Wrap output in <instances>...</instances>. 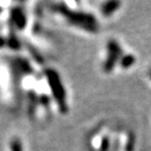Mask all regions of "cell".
Instances as JSON below:
<instances>
[{
	"mask_svg": "<svg viewBox=\"0 0 151 151\" xmlns=\"http://www.w3.org/2000/svg\"><path fill=\"white\" fill-rule=\"evenodd\" d=\"M134 137L132 134L129 135V139L128 142L126 144V151H134Z\"/></svg>",
	"mask_w": 151,
	"mask_h": 151,
	"instance_id": "obj_9",
	"label": "cell"
},
{
	"mask_svg": "<svg viewBox=\"0 0 151 151\" xmlns=\"http://www.w3.org/2000/svg\"><path fill=\"white\" fill-rule=\"evenodd\" d=\"M5 44V41H4V39H3L2 37H0V47L3 46V45Z\"/></svg>",
	"mask_w": 151,
	"mask_h": 151,
	"instance_id": "obj_11",
	"label": "cell"
},
{
	"mask_svg": "<svg viewBox=\"0 0 151 151\" xmlns=\"http://www.w3.org/2000/svg\"><path fill=\"white\" fill-rule=\"evenodd\" d=\"M0 12H1V7H0Z\"/></svg>",
	"mask_w": 151,
	"mask_h": 151,
	"instance_id": "obj_13",
	"label": "cell"
},
{
	"mask_svg": "<svg viewBox=\"0 0 151 151\" xmlns=\"http://www.w3.org/2000/svg\"><path fill=\"white\" fill-rule=\"evenodd\" d=\"M8 45L10 46L11 48H13V49H16L18 50L20 48V42L18 41V39H17V37H9L8 39Z\"/></svg>",
	"mask_w": 151,
	"mask_h": 151,
	"instance_id": "obj_8",
	"label": "cell"
},
{
	"mask_svg": "<svg viewBox=\"0 0 151 151\" xmlns=\"http://www.w3.org/2000/svg\"><path fill=\"white\" fill-rule=\"evenodd\" d=\"M46 75L48 83H49L50 90L55 98V100L58 104V107L61 113H67L68 112V105L66 102V92L65 88L62 84L61 78L58 73L53 70V69H48L45 72Z\"/></svg>",
	"mask_w": 151,
	"mask_h": 151,
	"instance_id": "obj_2",
	"label": "cell"
},
{
	"mask_svg": "<svg viewBox=\"0 0 151 151\" xmlns=\"http://www.w3.org/2000/svg\"><path fill=\"white\" fill-rule=\"evenodd\" d=\"M134 62H135V57L132 55V54H127V55H124L122 58H121L120 64L122 66V68L127 69L134 65Z\"/></svg>",
	"mask_w": 151,
	"mask_h": 151,
	"instance_id": "obj_6",
	"label": "cell"
},
{
	"mask_svg": "<svg viewBox=\"0 0 151 151\" xmlns=\"http://www.w3.org/2000/svg\"><path fill=\"white\" fill-rule=\"evenodd\" d=\"M12 19H13V22L15 23L18 28L20 29H24L26 27V17L25 14L22 9L20 8H15L13 11H12Z\"/></svg>",
	"mask_w": 151,
	"mask_h": 151,
	"instance_id": "obj_4",
	"label": "cell"
},
{
	"mask_svg": "<svg viewBox=\"0 0 151 151\" xmlns=\"http://www.w3.org/2000/svg\"><path fill=\"white\" fill-rule=\"evenodd\" d=\"M11 151H23V146L22 143L19 138H13L11 141Z\"/></svg>",
	"mask_w": 151,
	"mask_h": 151,
	"instance_id": "obj_7",
	"label": "cell"
},
{
	"mask_svg": "<svg viewBox=\"0 0 151 151\" xmlns=\"http://www.w3.org/2000/svg\"><path fill=\"white\" fill-rule=\"evenodd\" d=\"M149 74H150V78H151V70H150V73Z\"/></svg>",
	"mask_w": 151,
	"mask_h": 151,
	"instance_id": "obj_12",
	"label": "cell"
},
{
	"mask_svg": "<svg viewBox=\"0 0 151 151\" xmlns=\"http://www.w3.org/2000/svg\"><path fill=\"white\" fill-rule=\"evenodd\" d=\"M120 6H121V2L117 1V0L107 1L101 6V12L103 13L104 16H110V15L113 14L117 9H119Z\"/></svg>",
	"mask_w": 151,
	"mask_h": 151,
	"instance_id": "obj_5",
	"label": "cell"
},
{
	"mask_svg": "<svg viewBox=\"0 0 151 151\" xmlns=\"http://www.w3.org/2000/svg\"><path fill=\"white\" fill-rule=\"evenodd\" d=\"M56 10L63 14L72 25L86 29L89 32H97L98 26L96 19L91 14L83 13V12L72 11L65 6H55Z\"/></svg>",
	"mask_w": 151,
	"mask_h": 151,
	"instance_id": "obj_1",
	"label": "cell"
},
{
	"mask_svg": "<svg viewBox=\"0 0 151 151\" xmlns=\"http://www.w3.org/2000/svg\"><path fill=\"white\" fill-rule=\"evenodd\" d=\"M109 149H110L109 138H108L107 137H104L103 139H102V142H101L100 149H99V151H109Z\"/></svg>",
	"mask_w": 151,
	"mask_h": 151,
	"instance_id": "obj_10",
	"label": "cell"
},
{
	"mask_svg": "<svg viewBox=\"0 0 151 151\" xmlns=\"http://www.w3.org/2000/svg\"><path fill=\"white\" fill-rule=\"evenodd\" d=\"M107 51L108 56L106 61L104 63L103 69L106 73H111L114 69L116 62L121 58L123 54L122 48H121L120 44L115 40H110L107 43Z\"/></svg>",
	"mask_w": 151,
	"mask_h": 151,
	"instance_id": "obj_3",
	"label": "cell"
}]
</instances>
